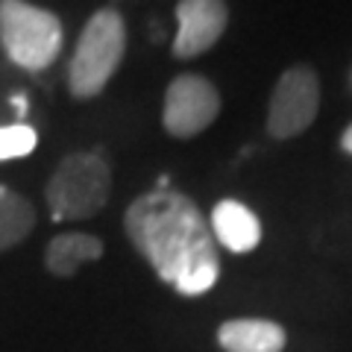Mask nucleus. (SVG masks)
<instances>
[{
	"mask_svg": "<svg viewBox=\"0 0 352 352\" xmlns=\"http://www.w3.org/2000/svg\"><path fill=\"white\" fill-rule=\"evenodd\" d=\"M124 229L129 244L150 261L156 276L182 296H200L217 285V241L191 197L173 188L141 194L126 208Z\"/></svg>",
	"mask_w": 352,
	"mask_h": 352,
	"instance_id": "obj_1",
	"label": "nucleus"
},
{
	"mask_svg": "<svg viewBox=\"0 0 352 352\" xmlns=\"http://www.w3.org/2000/svg\"><path fill=\"white\" fill-rule=\"evenodd\" d=\"M126 50V24L115 9H100L88 18L74 56L68 65V88L80 100H91L109 85V80L120 68Z\"/></svg>",
	"mask_w": 352,
	"mask_h": 352,
	"instance_id": "obj_2",
	"label": "nucleus"
},
{
	"mask_svg": "<svg viewBox=\"0 0 352 352\" xmlns=\"http://www.w3.org/2000/svg\"><path fill=\"white\" fill-rule=\"evenodd\" d=\"M109 194H112V164L97 150L65 156L44 185V197L56 220L94 217L103 212Z\"/></svg>",
	"mask_w": 352,
	"mask_h": 352,
	"instance_id": "obj_3",
	"label": "nucleus"
},
{
	"mask_svg": "<svg viewBox=\"0 0 352 352\" xmlns=\"http://www.w3.org/2000/svg\"><path fill=\"white\" fill-rule=\"evenodd\" d=\"M0 44L24 71H44L62 50V21L27 0H0Z\"/></svg>",
	"mask_w": 352,
	"mask_h": 352,
	"instance_id": "obj_4",
	"label": "nucleus"
},
{
	"mask_svg": "<svg viewBox=\"0 0 352 352\" xmlns=\"http://www.w3.org/2000/svg\"><path fill=\"white\" fill-rule=\"evenodd\" d=\"M320 109V82L317 74L305 65H294L282 76L270 94L267 132L273 138H294L314 124Z\"/></svg>",
	"mask_w": 352,
	"mask_h": 352,
	"instance_id": "obj_5",
	"label": "nucleus"
},
{
	"mask_svg": "<svg viewBox=\"0 0 352 352\" xmlns=\"http://www.w3.org/2000/svg\"><path fill=\"white\" fill-rule=\"evenodd\" d=\"M220 115L217 88L200 74H182L164 91L162 124L173 138H194Z\"/></svg>",
	"mask_w": 352,
	"mask_h": 352,
	"instance_id": "obj_6",
	"label": "nucleus"
},
{
	"mask_svg": "<svg viewBox=\"0 0 352 352\" xmlns=\"http://www.w3.org/2000/svg\"><path fill=\"white\" fill-rule=\"evenodd\" d=\"M176 30L173 56L194 59L212 50L229 24V9L223 0H179L176 3Z\"/></svg>",
	"mask_w": 352,
	"mask_h": 352,
	"instance_id": "obj_7",
	"label": "nucleus"
},
{
	"mask_svg": "<svg viewBox=\"0 0 352 352\" xmlns=\"http://www.w3.org/2000/svg\"><path fill=\"white\" fill-rule=\"evenodd\" d=\"M217 344L223 352H282L288 335L279 323L264 317H238L217 329Z\"/></svg>",
	"mask_w": 352,
	"mask_h": 352,
	"instance_id": "obj_8",
	"label": "nucleus"
},
{
	"mask_svg": "<svg viewBox=\"0 0 352 352\" xmlns=\"http://www.w3.org/2000/svg\"><path fill=\"white\" fill-rule=\"evenodd\" d=\"M208 226H212V235L217 244H223L232 252H250L261 241V223L256 212L238 200H220L212 208Z\"/></svg>",
	"mask_w": 352,
	"mask_h": 352,
	"instance_id": "obj_9",
	"label": "nucleus"
},
{
	"mask_svg": "<svg viewBox=\"0 0 352 352\" xmlns=\"http://www.w3.org/2000/svg\"><path fill=\"white\" fill-rule=\"evenodd\" d=\"M103 256V241L88 232H62L56 235L44 250V267L53 276H74L80 264L97 261Z\"/></svg>",
	"mask_w": 352,
	"mask_h": 352,
	"instance_id": "obj_10",
	"label": "nucleus"
},
{
	"mask_svg": "<svg viewBox=\"0 0 352 352\" xmlns=\"http://www.w3.org/2000/svg\"><path fill=\"white\" fill-rule=\"evenodd\" d=\"M36 226V208L27 197L3 188L0 191V252L21 244Z\"/></svg>",
	"mask_w": 352,
	"mask_h": 352,
	"instance_id": "obj_11",
	"label": "nucleus"
},
{
	"mask_svg": "<svg viewBox=\"0 0 352 352\" xmlns=\"http://www.w3.org/2000/svg\"><path fill=\"white\" fill-rule=\"evenodd\" d=\"M38 144V135L30 124H12V126H0V162L9 159H24L30 156Z\"/></svg>",
	"mask_w": 352,
	"mask_h": 352,
	"instance_id": "obj_12",
	"label": "nucleus"
},
{
	"mask_svg": "<svg viewBox=\"0 0 352 352\" xmlns=\"http://www.w3.org/2000/svg\"><path fill=\"white\" fill-rule=\"evenodd\" d=\"M340 147H344V153L352 156V124L344 129V135H340Z\"/></svg>",
	"mask_w": 352,
	"mask_h": 352,
	"instance_id": "obj_13",
	"label": "nucleus"
},
{
	"mask_svg": "<svg viewBox=\"0 0 352 352\" xmlns=\"http://www.w3.org/2000/svg\"><path fill=\"white\" fill-rule=\"evenodd\" d=\"M12 103H15V112H18V115L27 112V97H12Z\"/></svg>",
	"mask_w": 352,
	"mask_h": 352,
	"instance_id": "obj_14",
	"label": "nucleus"
},
{
	"mask_svg": "<svg viewBox=\"0 0 352 352\" xmlns=\"http://www.w3.org/2000/svg\"><path fill=\"white\" fill-rule=\"evenodd\" d=\"M0 191H3V185H0Z\"/></svg>",
	"mask_w": 352,
	"mask_h": 352,
	"instance_id": "obj_15",
	"label": "nucleus"
},
{
	"mask_svg": "<svg viewBox=\"0 0 352 352\" xmlns=\"http://www.w3.org/2000/svg\"><path fill=\"white\" fill-rule=\"evenodd\" d=\"M349 82H352V76H349Z\"/></svg>",
	"mask_w": 352,
	"mask_h": 352,
	"instance_id": "obj_16",
	"label": "nucleus"
}]
</instances>
